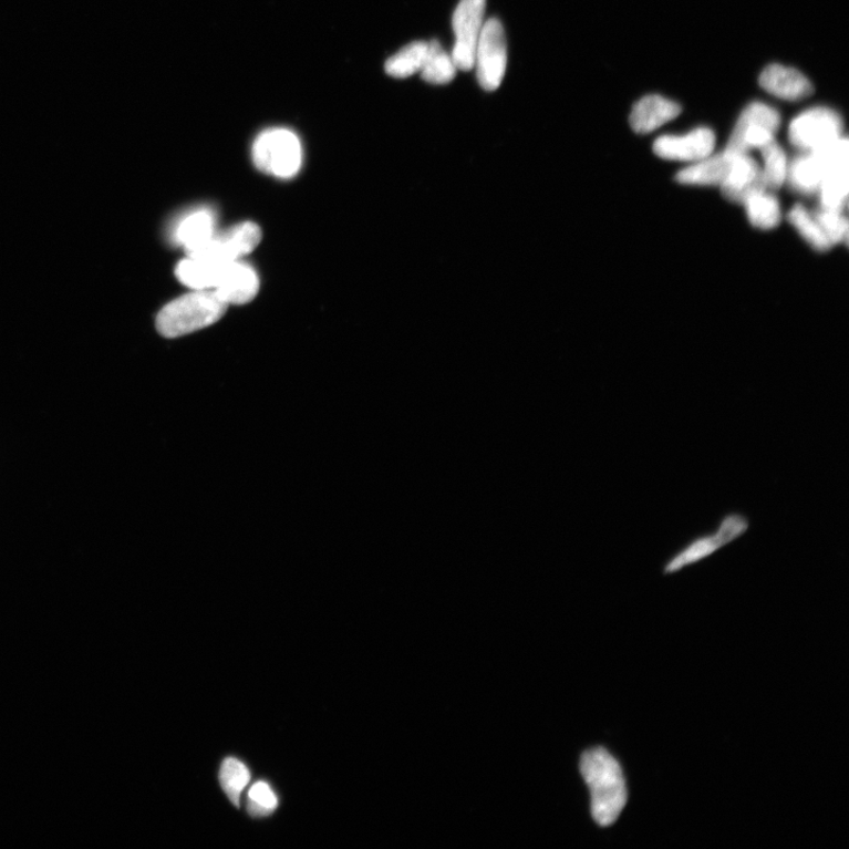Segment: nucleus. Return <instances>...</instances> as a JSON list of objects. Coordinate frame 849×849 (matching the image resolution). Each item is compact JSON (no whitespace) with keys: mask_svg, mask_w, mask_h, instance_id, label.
Returning <instances> with one entry per match:
<instances>
[{"mask_svg":"<svg viewBox=\"0 0 849 849\" xmlns=\"http://www.w3.org/2000/svg\"><path fill=\"white\" fill-rule=\"evenodd\" d=\"M841 116L829 107H811L795 117L788 128L794 147L803 152H816L830 146L842 137Z\"/></svg>","mask_w":849,"mask_h":849,"instance_id":"obj_5","label":"nucleus"},{"mask_svg":"<svg viewBox=\"0 0 849 849\" xmlns=\"http://www.w3.org/2000/svg\"><path fill=\"white\" fill-rule=\"evenodd\" d=\"M758 82L765 92L786 101H801L812 94L810 81L800 71L780 64L768 65Z\"/></svg>","mask_w":849,"mask_h":849,"instance_id":"obj_14","label":"nucleus"},{"mask_svg":"<svg viewBox=\"0 0 849 849\" xmlns=\"http://www.w3.org/2000/svg\"><path fill=\"white\" fill-rule=\"evenodd\" d=\"M719 188L726 200L738 205H744L753 193L767 189L762 168L749 154H733L729 173Z\"/></svg>","mask_w":849,"mask_h":849,"instance_id":"obj_12","label":"nucleus"},{"mask_svg":"<svg viewBox=\"0 0 849 849\" xmlns=\"http://www.w3.org/2000/svg\"><path fill=\"white\" fill-rule=\"evenodd\" d=\"M749 222L764 230L774 229L781 221V208L778 198L767 189L753 193L744 203Z\"/></svg>","mask_w":849,"mask_h":849,"instance_id":"obj_20","label":"nucleus"},{"mask_svg":"<svg viewBox=\"0 0 849 849\" xmlns=\"http://www.w3.org/2000/svg\"><path fill=\"white\" fill-rule=\"evenodd\" d=\"M457 71L453 58L437 40L427 43L426 58L421 70L425 82L436 85L448 84L455 80Z\"/></svg>","mask_w":849,"mask_h":849,"instance_id":"obj_21","label":"nucleus"},{"mask_svg":"<svg viewBox=\"0 0 849 849\" xmlns=\"http://www.w3.org/2000/svg\"><path fill=\"white\" fill-rule=\"evenodd\" d=\"M848 162L849 149L846 138L822 179L818 191L820 207L845 210L849 190Z\"/></svg>","mask_w":849,"mask_h":849,"instance_id":"obj_17","label":"nucleus"},{"mask_svg":"<svg viewBox=\"0 0 849 849\" xmlns=\"http://www.w3.org/2000/svg\"><path fill=\"white\" fill-rule=\"evenodd\" d=\"M508 65L507 35L500 21L491 18L484 23L475 59L477 79L486 92H496Z\"/></svg>","mask_w":849,"mask_h":849,"instance_id":"obj_6","label":"nucleus"},{"mask_svg":"<svg viewBox=\"0 0 849 849\" xmlns=\"http://www.w3.org/2000/svg\"><path fill=\"white\" fill-rule=\"evenodd\" d=\"M812 215H815V218L832 246L843 241L847 242L848 221L843 215V210L819 207Z\"/></svg>","mask_w":849,"mask_h":849,"instance_id":"obj_26","label":"nucleus"},{"mask_svg":"<svg viewBox=\"0 0 849 849\" xmlns=\"http://www.w3.org/2000/svg\"><path fill=\"white\" fill-rule=\"evenodd\" d=\"M228 303L216 291H196L180 297L161 310L156 329L165 338H178L200 331L218 322Z\"/></svg>","mask_w":849,"mask_h":849,"instance_id":"obj_2","label":"nucleus"},{"mask_svg":"<svg viewBox=\"0 0 849 849\" xmlns=\"http://www.w3.org/2000/svg\"><path fill=\"white\" fill-rule=\"evenodd\" d=\"M788 221L812 248L825 251L834 247L827 239L815 215L809 213L804 206H794L788 213Z\"/></svg>","mask_w":849,"mask_h":849,"instance_id":"obj_24","label":"nucleus"},{"mask_svg":"<svg viewBox=\"0 0 849 849\" xmlns=\"http://www.w3.org/2000/svg\"><path fill=\"white\" fill-rule=\"evenodd\" d=\"M427 52V42H413L395 53L385 64L391 77L407 79L421 72Z\"/></svg>","mask_w":849,"mask_h":849,"instance_id":"obj_22","label":"nucleus"},{"mask_svg":"<svg viewBox=\"0 0 849 849\" xmlns=\"http://www.w3.org/2000/svg\"><path fill=\"white\" fill-rule=\"evenodd\" d=\"M581 773L591 794L592 818L602 827L618 821L628 799L622 768L604 748L586 752Z\"/></svg>","mask_w":849,"mask_h":849,"instance_id":"obj_1","label":"nucleus"},{"mask_svg":"<svg viewBox=\"0 0 849 849\" xmlns=\"http://www.w3.org/2000/svg\"><path fill=\"white\" fill-rule=\"evenodd\" d=\"M749 527L748 519L738 514L727 516L721 521L718 530L710 536L697 538L679 552L665 567V573L676 572L702 559L710 557L718 549L732 543L733 540L743 536Z\"/></svg>","mask_w":849,"mask_h":849,"instance_id":"obj_9","label":"nucleus"},{"mask_svg":"<svg viewBox=\"0 0 849 849\" xmlns=\"http://www.w3.org/2000/svg\"><path fill=\"white\" fill-rule=\"evenodd\" d=\"M715 134L710 128H696L683 136L664 135L654 143V153L664 159L698 162L715 149Z\"/></svg>","mask_w":849,"mask_h":849,"instance_id":"obj_11","label":"nucleus"},{"mask_svg":"<svg viewBox=\"0 0 849 849\" xmlns=\"http://www.w3.org/2000/svg\"><path fill=\"white\" fill-rule=\"evenodd\" d=\"M250 781L247 766L235 757H228L220 769V784L235 807H240L241 795Z\"/></svg>","mask_w":849,"mask_h":849,"instance_id":"obj_25","label":"nucleus"},{"mask_svg":"<svg viewBox=\"0 0 849 849\" xmlns=\"http://www.w3.org/2000/svg\"><path fill=\"white\" fill-rule=\"evenodd\" d=\"M262 232L255 222H244L213 237L188 252L189 258L229 263L249 255L261 242Z\"/></svg>","mask_w":849,"mask_h":849,"instance_id":"obj_7","label":"nucleus"},{"mask_svg":"<svg viewBox=\"0 0 849 849\" xmlns=\"http://www.w3.org/2000/svg\"><path fill=\"white\" fill-rule=\"evenodd\" d=\"M486 0H460L454 13L456 43L451 53L458 70L475 68L476 50L484 27Z\"/></svg>","mask_w":849,"mask_h":849,"instance_id":"obj_8","label":"nucleus"},{"mask_svg":"<svg viewBox=\"0 0 849 849\" xmlns=\"http://www.w3.org/2000/svg\"><path fill=\"white\" fill-rule=\"evenodd\" d=\"M230 263V262H229ZM228 263L216 262L200 258H189L180 261L176 269V278L195 291L215 288Z\"/></svg>","mask_w":849,"mask_h":849,"instance_id":"obj_19","label":"nucleus"},{"mask_svg":"<svg viewBox=\"0 0 849 849\" xmlns=\"http://www.w3.org/2000/svg\"><path fill=\"white\" fill-rule=\"evenodd\" d=\"M846 137H841L830 146L816 151L804 152L788 165L787 179L795 191L804 195L818 194L822 179L842 146Z\"/></svg>","mask_w":849,"mask_h":849,"instance_id":"obj_10","label":"nucleus"},{"mask_svg":"<svg viewBox=\"0 0 849 849\" xmlns=\"http://www.w3.org/2000/svg\"><path fill=\"white\" fill-rule=\"evenodd\" d=\"M278 804L275 790L267 783L259 781L249 789L248 811L251 817H268L277 809Z\"/></svg>","mask_w":849,"mask_h":849,"instance_id":"obj_27","label":"nucleus"},{"mask_svg":"<svg viewBox=\"0 0 849 849\" xmlns=\"http://www.w3.org/2000/svg\"><path fill=\"white\" fill-rule=\"evenodd\" d=\"M733 161V154L728 152L711 155L707 158L695 162L688 168L683 169L676 176L681 185L686 186H721L726 179Z\"/></svg>","mask_w":849,"mask_h":849,"instance_id":"obj_18","label":"nucleus"},{"mask_svg":"<svg viewBox=\"0 0 849 849\" xmlns=\"http://www.w3.org/2000/svg\"><path fill=\"white\" fill-rule=\"evenodd\" d=\"M252 161L259 170L268 175L292 178L302 165L301 142L292 131H265L252 146Z\"/></svg>","mask_w":849,"mask_h":849,"instance_id":"obj_3","label":"nucleus"},{"mask_svg":"<svg viewBox=\"0 0 849 849\" xmlns=\"http://www.w3.org/2000/svg\"><path fill=\"white\" fill-rule=\"evenodd\" d=\"M216 215L209 208H197L180 218L170 231L172 240L188 255L215 234Z\"/></svg>","mask_w":849,"mask_h":849,"instance_id":"obj_16","label":"nucleus"},{"mask_svg":"<svg viewBox=\"0 0 849 849\" xmlns=\"http://www.w3.org/2000/svg\"><path fill=\"white\" fill-rule=\"evenodd\" d=\"M780 124V114L773 106L762 102L749 104L736 122L726 152L749 154L753 149L760 151L774 139Z\"/></svg>","mask_w":849,"mask_h":849,"instance_id":"obj_4","label":"nucleus"},{"mask_svg":"<svg viewBox=\"0 0 849 849\" xmlns=\"http://www.w3.org/2000/svg\"><path fill=\"white\" fill-rule=\"evenodd\" d=\"M259 288L260 281L256 270L238 260L224 268L214 291L218 292L228 304H245L258 296Z\"/></svg>","mask_w":849,"mask_h":849,"instance_id":"obj_13","label":"nucleus"},{"mask_svg":"<svg viewBox=\"0 0 849 849\" xmlns=\"http://www.w3.org/2000/svg\"><path fill=\"white\" fill-rule=\"evenodd\" d=\"M681 112L679 103L659 95H649L635 104L630 114V125L638 134L653 133L679 117Z\"/></svg>","mask_w":849,"mask_h":849,"instance_id":"obj_15","label":"nucleus"},{"mask_svg":"<svg viewBox=\"0 0 849 849\" xmlns=\"http://www.w3.org/2000/svg\"><path fill=\"white\" fill-rule=\"evenodd\" d=\"M760 152L764 158L762 172L766 188L769 191L778 190L787 179L788 161L786 153L775 139L767 143Z\"/></svg>","mask_w":849,"mask_h":849,"instance_id":"obj_23","label":"nucleus"}]
</instances>
